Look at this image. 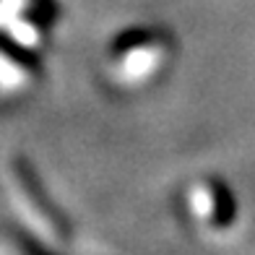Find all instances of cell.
I'll list each match as a JSON object with an SVG mask.
<instances>
[{"label":"cell","instance_id":"cell-1","mask_svg":"<svg viewBox=\"0 0 255 255\" xmlns=\"http://www.w3.org/2000/svg\"><path fill=\"white\" fill-rule=\"evenodd\" d=\"M175 57V42L164 29H128L110 44L104 57L107 81L118 89L148 86L169 68Z\"/></svg>","mask_w":255,"mask_h":255},{"label":"cell","instance_id":"cell-2","mask_svg":"<svg viewBox=\"0 0 255 255\" xmlns=\"http://www.w3.org/2000/svg\"><path fill=\"white\" fill-rule=\"evenodd\" d=\"M182 211L203 235H222L237 222V203L216 177H195L182 190Z\"/></svg>","mask_w":255,"mask_h":255}]
</instances>
